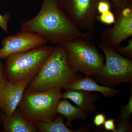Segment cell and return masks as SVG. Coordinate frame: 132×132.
<instances>
[{
  "label": "cell",
  "mask_w": 132,
  "mask_h": 132,
  "mask_svg": "<svg viewBox=\"0 0 132 132\" xmlns=\"http://www.w3.org/2000/svg\"><path fill=\"white\" fill-rule=\"evenodd\" d=\"M56 113L66 118L65 125L68 128L72 127V122L73 121L75 120H86L88 116V113L78 107L74 106L65 99L59 101L56 108Z\"/></svg>",
  "instance_id": "14"
},
{
  "label": "cell",
  "mask_w": 132,
  "mask_h": 132,
  "mask_svg": "<svg viewBox=\"0 0 132 132\" xmlns=\"http://www.w3.org/2000/svg\"><path fill=\"white\" fill-rule=\"evenodd\" d=\"M1 125H2V123H1V122H0V126H1Z\"/></svg>",
  "instance_id": "26"
},
{
  "label": "cell",
  "mask_w": 132,
  "mask_h": 132,
  "mask_svg": "<svg viewBox=\"0 0 132 132\" xmlns=\"http://www.w3.org/2000/svg\"><path fill=\"white\" fill-rule=\"evenodd\" d=\"M132 124L130 120L121 119L116 132H131Z\"/></svg>",
  "instance_id": "19"
},
{
  "label": "cell",
  "mask_w": 132,
  "mask_h": 132,
  "mask_svg": "<svg viewBox=\"0 0 132 132\" xmlns=\"http://www.w3.org/2000/svg\"><path fill=\"white\" fill-rule=\"evenodd\" d=\"M61 88L42 91L26 89L17 108L29 120L49 121L57 117L56 108L62 94Z\"/></svg>",
  "instance_id": "5"
},
{
  "label": "cell",
  "mask_w": 132,
  "mask_h": 132,
  "mask_svg": "<svg viewBox=\"0 0 132 132\" xmlns=\"http://www.w3.org/2000/svg\"><path fill=\"white\" fill-rule=\"evenodd\" d=\"M106 120L105 115L104 113H100L95 116L93 122L96 127H99L103 125Z\"/></svg>",
  "instance_id": "23"
},
{
  "label": "cell",
  "mask_w": 132,
  "mask_h": 132,
  "mask_svg": "<svg viewBox=\"0 0 132 132\" xmlns=\"http://www.w3.org/2000/svg\"><path fill=\"white\" fill-rule=\"evenodd\" d=\"M11 19V16L9 13H6L3 15L0 13V28L7 34H8V24Z\"/></svg>",
  "instance_id": "21"
},
{
  "label": "cell",
  "mask_w": 132,
  "mask_h": 132,
  "mask_svg": "<svg viewBox=\"0 0 132 132\" xmlns=\"http://www.w3.org/2000/svg\"><path fill=\"white\" fill-rule=\"evenodd\" d=\"M97 20L103 24L110 25L114 24L116 17L113 13L111 10H109L98 15Z\"/></svg>",
  "instance_id": "16"
},
{
  "label": "cell",
  "mask_w": 132,
  "mask_h": 132,
  "mask_svg": "<svg viewBox=\"0 0 132 132\" xmlns=\"http://www.w3.org/2000/svg\"><path fill=\"white\" fill-rule=\"evenodd\" d=\"M66 90L62 93L61 98L71 100L78 107L87 113H93L97 110L95 103L100 99L98 93L80 90Z\"/></svg>",
  "instance_id": "11"
},
{
  "label": "cell",
  "mask_w": 132,
  "mask_h": 132,
  "mask_svg": "<svg viewBox=\"0 0 132 132\" xmlns=\"http://www.w3.org/2000/svg\"><path fill=\"white\" fill-rule=\"evenodd\" d=\"M82 77L69 67L67 55L61 44L57 45L27 88L42 91L54 88L65 89L73 81Z\"/></svg>",
  "instance_id": "2"
},
{
  "label": "cell",
  "mask_w": 132,
  "mask_h": 132,
  "mask_svg": "<svg viewBox=\"0 0 132 132\" xmlns=\"http://www.w3.org/2000/svg\"><path fill=\"white\" fill-rule=\"evenodd\" d=\"M63 116H57L54 120L49 121L33 122L38 131L41 132H85L88 131L87 127H82L77 130H71L64 124Z\"/></svg>",
  "instance_id": "15"
},
{
  "label": "cell",
  "mask_w": 132,
  "mask_h": 132,
  "mask_svg": "<svg viewBox=\"0 0 132 132\" xmlns=\"http://www.w3.org/2000/svg\"><path fill=\"white\" fill-rule=\"evenodd\" d=\"M103 125L104 128L106 131L116 132V128L115 120L113 119H109L106 120Z\"/></svg>",
  "instance_id": "24"
},
{
  "label": "cell",
  "mask_w": 132,
  "mask_h": 132,
  "mask_svg": "<svg viewBox=\"0 0 132 132\" xmlns=\"http://www.w3.org/2000/svg\"><path fill=\"white\" fill-rule=\"evenodd\" d=\"M67 59L71 70L86 76L96 78L104 66V55L95 45L81 38H76L62 43Z\"/></svg>",
  "instance_id": "3"
},
{
  "label": "cell",
  "mask_w": 132,
  "mask_h": 132,
  "mask_svg": "<svg viewBox=\"0 0 132 132\" xmlns=\"http://www.w3.org/2000/svg\"><path fill=\"white\" fill-rule=\"evenodd\" d=\"M130 100L126 105H122L120 109L121 119L130 120L132 113V90H131Z\"/></svg>",
  "instance_id": "17"
},
{
  "label": "cell",
  "mask_w": 132,
  "mask_h": 132,
  "mask_svg": "<svg viewBox=\"0 0 132 132\" xmlns=\"http://www.w3.org/2000/svg\"><path fill=\"white\" fill-rule=\"evenodd\" d=\"M99 48L105 57V62L95 79L100 85L114 87L132 81V59L120 54L116 48L101 42Z\"/></svg>",
  "instance_id": "6"
},
{
  "label": "cell",
  "mask_w": 132,
  "mask_h": 132,
  "mask_svg": "<svg viewBox=\"0 0 132 132\" xmlns=\"http://www.w3.org/2000/svg\"><path fill=\"white\" fill-rule=\"evenodd\" d=\"M20 30L38 34L57 45L76 38L91 40L95 32H81L61 7L59 0H43L39 13L23 21Z\"/></svg>",
  "instance_id": "1"
},
{
  "label": "cell",
  "mask_w": 132,
  "mask_h": 132,
  "mask_svg": "<svg viewBox=\"0 0 132 132\" xmlns=\"http://www.w3.org/2000/svg\"><path fill=\"white\" fill-rule=\"evenodd\" d=\"M112 5L111 2L106 0H98L97 6V10L98 13L101 14L111 10Z\"/></svg>",
  "instance_id": "22"
},
{
  "label": "cell",
  "mask_w": 132,
  "mask_h": 132,
  "mask_svg": "<svg viewBox=\"0 0 132 132\" xmlns=\"http://www.w3.org/2000/svg\"><path fill=\"white\" fill-rule=\"evenodd\" d=\"M6 78L5 75V66L0 62V85L3 81Z\"/></svg>",
  "instance_id": "25"
},
{
  "label": "cell",
  "mask_w": 132,
  "mask_h": 132,
  "mask_svg": "<svg viewBox=\"0 0 132 132\" xmlns=\"http://www.w3.org/2000/svg\"><path fill=\"white\" fill-rule=\"evenodd\" d=\"M54 47L44 45L10 55L6 58L5 62L6 78L13 82L22 80L31 82Z\"/></svg>",
  "instance_id": "4"
},
{
  "label": "cell",
  "mask_w": 132,
  "mask_h": 132,
  "mask_svg": "<svg viewBox=\"0 0 132 132\" xmlns=\"http://www.w3.org/2000/svg\"><path fill=\"white\" fill-rule=\"evenodd\" d=\"M111 2L116 11L122 9L132 4V0H106Z\"/></svg>",
  "instance_id": "20"
},
{
  "label": "cell",
  "mask_w": 132,
  "mask_h": 132,
  "mask_svg": "<svg viewBox=\"0 0 132 132\" xmlns=\"http://www.w3.org/2000/svg\"><path fill=\"white\" fill-rule=\"evenodd\" d=\"M80 90L100 93L104 97L111 98L121 93V90L104 86L98 84L97 81L90 76L81 78L69 84L65 90Z\"/></svg>",
  "instance_id": "13"
},
{
  "label": "cell",
  "mask_w": 132,
  "mask_h": 132,
  "mask_svg": "<svg viewBox=\"0 0 132 132\" xmlns=\"http://www.w3.org/2000/svg\"><path fill=\"white\" fill-rule=\"evenodd\" d=\"M98 0H59L60 6L80 30L95 32Z\"/></svg>",
  "instance_id": "7"
},
{
  "label": "cell",
  "mask_w": 132,
  "mask_h": 132,
  "mask_svg": "<svg viewBox=\"0 0 132 132\" xmlns=\"http://www.w3.org/2000/svg\"><path fill=\"white\" fill-rule=\"evenodd\" d=\"M30 81H12L6 78L0 85V108L5 115H12L23 96Z\"/></svg>",
  "instance_id": "10"
},
{
  "label": "cell",
  "mask_w": 132,
  "mask_h": 132,
  "mask_svg": "<svg viewBox=\"0 0 132 132\" xmlns=\"http://www.w3.org/2000/svg\"><path fill=\"white\" fill-rule=\"evenodd\" d=\"M116 11L118 15L113 27L106 28L100 35L101 42L116 49L132 36V4Z\"/></svg>",
  "instance_id": "8"
},
{
  "label": "cell",
  "mask_w": 132,
  "mask_h": 132,
  "mask_svg": "<svg viewBox=\"0 0 132 132\" xmlns=\"http://www.w3.org/2000/svg\"><path fill=\"white\" fill-rule=\"evenodd\" d=\"M128 45L124 47H119L116 48V51L123 57L127 59L132 58V39L128 41Z\"/></svg>",
  "instance_id": "18"
},
{
  "label": "cell",
  "mask_w": 132,
  "mask_h": 132,
  "mask_svg": "<svg viewBox=\"0 0 132 132\" xmlns=\"http://www.w3.org/2000/svg\"><path fill=\"white\" fill-rule=\"evenodd\" d=\"M2 124L4 132H38L32 121L29 120L16 108L11 116L3 114Z\"/></svg>",
  "instance_id": "12"
},
{
  "label": "cell",
  "mask_w": 132,
  "mask_h": 132,
  "mask_svg": "<svg viewBox=\"0 0 132 132\" xmlns=\"http://www.w3.org/2000/svg\"><path fill=\"white\" fill-rule=\"evenodd\" d=\"M48 41L36 33L21 31L14 35L8 36L2 41L0 59H6L10 55L26 52L45 45Z\"/></svg>",
  "instance_id": "9"
}]
</instances>
